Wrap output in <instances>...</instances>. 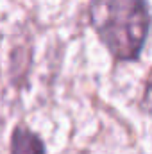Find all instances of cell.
Wrapping results in <instances>:
<instances>
[{
    "label": "cell",
    "mask_w": 152,
    "mask_h": 154,
    "mask_svg": "<svg viewBox=\"0 0 152 154\" xmlns=\"http://www.w3.org/2000/svg\"><path fill=\"white\" fill-rule=\"evenodd\" d=\"M90 23L116 61H136L149 36L147 0H93Z\"/></svg>",
    "instance_id": "obj_1"
},
{
    "label": "cell",
    "mask_w": 152,
    "mask_h": 154,
    "mask_svg": "<svg viewBox=\"0 0 152 154\" xmlns=\"http://www.w3.org/2000/svg\"><path fill=\"white\" fill-rule=\"evenodd\" d=\"M11 154H47V147L38 133L20 124L11 136Z\"/></svg>",
    "instance_id": "obj_2"
}]
</instances>
